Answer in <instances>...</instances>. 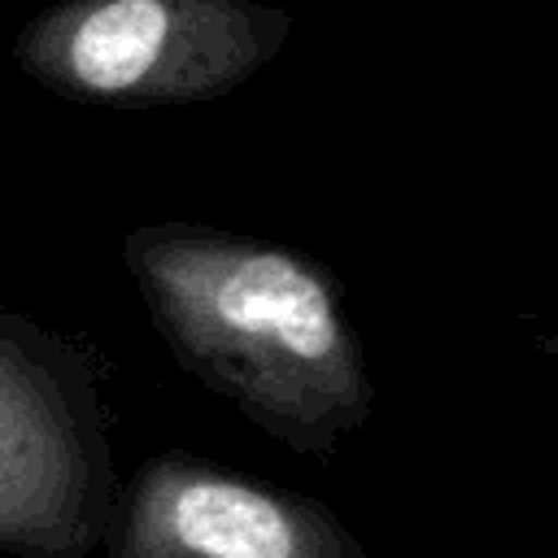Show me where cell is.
<instances>
[{
    "label": "cell",
    "mask_w": 558,
    "mask_h": 558,
    "mask_svg": "<svg viewBox=\"0 0 558 558\" xmlns=\"http://www.w3.org/2000/svg\"><path fill=\"white\" fill-rule=\"evenodd\" d=\"M536 349H541L545 357H554V362H558V318H554V323H545V327L536 331Z\"/></svg>",
    "instance_id": "5"
},
{
    "label": "cell",
    "mask_w": 558,
    "mask_h": 558,
    "mask_svg": "<svg viewBox=\"0 0 558 558\" xmlns=\"http://www.w3.org/2000/svg\"><path fill=\"white\" fill-rule=\"evenodd\" d=\"M113 506L96 357L0 305V558H92Z\"/></svg>",
    "instance_id": "3"
},
{
    "label": "cell",
    "mask_w": 558,
    "mask_h": 558,
    "mask_svg": "<svg viewBox=\"0 0 558 558\" xmlns=\"http://www.w3.org/2000/svg\"><path fill=\"white\" fill-rule=\"evenodd\" d=\"M288 35L292 13L262 0H57L17 31L13 65L78 105H196L248 83Z\"/></svg>",
    "instance_id": "2"
},
{
    "label": "cell",
    "mask_w": 558,
    "mask_h": 558,
    "mask_svg": "<svg viewBox=\"0 0 558 558\" xmlns=\"http://www.w3.org/2000/svg\"><path fill=\"white\" fill-rule=\"evenodd\" d=\"M122 266L174 362L283 449L327 458L375 414L362 336L318 257L166 218L126 231Z\"/></svg>",
    "instance_id": "1"
},
{
    "label": "cell",
    "mask_w": 558,
    "mask_h": 558,
    "mask_svg": "<svg viewBox=\"0 0 558 558\" xmlns=\"http://www.w3.org/2000/svg\"><path fill=\"white\" fill-rule=\"evenodd\" d=\"M100 558H366L318 497L166 449L118 488Z\"/></svg>",
    "instance_id": "4"
}]
</instances>
